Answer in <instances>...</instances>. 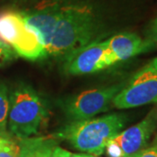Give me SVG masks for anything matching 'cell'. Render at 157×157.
<instances>
[{
    "instance_id": "obj_10",
    "label": "cell",
    "mask_w": 157,
    "mask_h": 157,
    "mask_svg": "<svg viewBox=\"0 0 157 157\" xmlns=\"http://www.w3.org/2000/svg\"><path fill=\"white\" fill-rule=\"evenodd\" d=\"M105 58L107 67L125 61L153 48L155 45L139 35L131 33L117 34L106 40Z\"/></svg>"
},
{
    "instance_id": "obj_14",
    "label": "cell",
    "mask_w": 157,
    "mask_h": 157,
    "mask_svg": "<svg viewBox=\"0 0 157 157\" xmlns=\"http://www.w3.org/2000/svg\"><path fill=\"white\" fill-rule=\"evenodd\" d=\"M105 149L109 157H124V154L121 147L118 144L113 138L109 140L106 144Z\"/></svg>"
},
{
    "instance_id": "obj_8",
    "label": "cell",
    "mask_w": 157,
    "mask_h": 157,
    "mask_svg": "<svg viewBox=\"0 0 157 157\" xmlns=\"http://www.w3.org/2000/svg\"><path fill=\"white\" fill-rule=\"evenodd\" d=\"M157 128V105L152 108L142 121L121 132L113 140L123 151L124 157H130L146 148Z\"/></svg>"
},
{
    "instance_id": "obj_17",
    "label": "cell",
    "mask_w": 157,
    "mask_h": 157,
    "mask_svg": "<svg viewBox=\"0 0 157 157\" xmlns=\"http://www.w3.org/2000/svg\"><path fill=\"white\" fill-rule=\"evenodd\" d=\"M130 157H157V145L147 147L146 148Z\"/></svg>"
},
{
    "instance_id": "obj_20",
    "label": "cell",
    "mask_w": 157,
    "mask_h": 157,
    "mask_svg": "<svg viewBox=\"0 0 157 157\" xmlns=\"http://www.w3.org/2000/svg\"><path fill=\"white\" fill-rule=\"evenodd\" d=\"M71 157H96L94 155H79V154H74L72 155Z\"/></svg>"
},
{
    "instance_id": "obj_16",
    "label": "cell",
    "mask_w": 157,
    "mask_h": 157,
    "mask_svg": "<svg viewBox=\"0 0 157 157\" xmlns=\"http://www.w3.org/2000/svg\"><path fill=\"white\" fill-rule=\"evenodd\" d=\"M145 39L154 45H157V17L150 23L147 32V38Z\"/></svg>"
},
{
    "instance_id": "obj_5",
    "label": "cell",
    "mask_w": 157,
    "mask_h": 157,
    "mask_svg": "<svg viewBox=\"0 0 157 157\" xmlns=\"http://www.w3.org/2000/svg\"><path fill=\"white\" fill-rule=\"evenodd\" d=\"M157 105V57L135 73L113 101L118 109Z\"/></svg>"
},
{
    "instance_id": "obj_3",
    "label": "cell",
    "mask_w": 157,
    "mask_h": 157,
    "mask_svg": "<svg viewBox=\"0 0 157 157\" xmlns=\"http://www.w3.org/2000/svg\"><path fill=\"white\" fill-rule=\"evenodd\" d=\"M47 119L46 103L31 85L20 83L11 91L7 126L17 140L37 135Z\"/></svg>"
},
{
    "instance_id": "obj_18",
    "label": "cell",
    "mask_w": 157,
    "mask_h": 157,
    "mask_svg": "<svg viewBox=\"0 0 157 157\" xmlns=\"http://www.w3.org/2000/svg\"><path fill=\"white\" fill-rule=\"evenodd\" d=\"M15 140L12 138L10 137V135L8 134H2L0 133V151L5 149L6 147L11 145L12 142H14Z\"/></svg>"
},
{
    "instance_id": "obj_2",
    "label": "cell",
    "mask_w": 157,
    "mask_h": 157,
    "mask_svg": "<svg viewBox=\"0 0 157 157\" xmlns=\"http://www.w3.org/2000/svg\"><path fill=\"white\" fill-rule=\"evenodd\" d=\"M126 121L125 114L110 113L94 119L71 121L52 136L66 140L79 151L98 156L103 154L107 141L121 133Z\"/></svg>"
},
{
    "instance_id": "obj_13",
    "label": "cell",
    "mask_w": 157,
    "mask_h": 157,
    "mask_svg": "<svg viewBox=\"0 0 157 157\" xmlns=\"http://www.w3.org/2000/svg\"><path fill=\"white\" fill-rule=\"evenodd\" d=\"M16 53L10 46L0 41V67L6 66L15 59Z\"/></svg>"
},
{
    "instance_id": "obj_11",
    "label": "cell",
    "mask_w": 157,
    "mask_h": 157,
    "mask_svg": "<svg viewBox=\"0 0 157 157\" xmlns=\"http://www.w3.org/2000/svg\"><path fill=\"white\" fill-rule=\"evenodd\" d=\"M19 157H51L58 146V139L52 136H32L17 140Z\"/></svg>"
},
{
    "instance_id": "obj_7",
    "label": "cell",
    "mask_w": 157,
    "mask_h": 157,
    "mask_svg": "<svg viewBox=\"0 0 157 157\" xmlns=\"http://www.w3.org/2000/svg\"><path fill=\"white\" fill-rule=\"evenodd\" d=\"M106 40L94 41L73 52L64 59L65 72L69 75H84L106 69Z\"/></svg>"
},
{
    "instance_id": "obj_4",
    "label": "cell",
    "mask_w": 157,
    "mask_h": 157,
    "mask_svg": "<svg viewBox=\"0 0 157 157\" xmlns=\"http://www.w3.org/2000/svg\"><path fill=\"white\" fill-rule=\"evenodd\" d=\"M0 41L10 46L16 55L35 61L46 57V51L39 35L30 28L22 11L0 13Z\"/></svg>"
},
{
    "instance_id": "obj_12",
    "label": "cell",
    "mask_w": 157,
    "mask_h": 157,
    "mask_svg": "<svg viewBox=\"0 0 157 157\" xmlns=\"http://www.w3.org/2000/svg\"><path fill=\"white\" fill-rule=\"evenodd\" d=\"M10 93L5 83L0 82V133L7 134Z\"/></svg>"
},
{
    "instance_id": "obj_15",
    "label": "cell",
    "mask_w": 157,
    "mask_h": 157,
    "mask_svg": "<svg viewBox=\"0 0 157 157\" xmlns=\"http://www.w3.org/2000/svg\"><path fill=\"white\" fill-rule=\"evenodd\" d=\"M0 157H19V145L17 141L12 142L11 145L6 147L0 151Z\"/></svg>"
},
{
    "instance_id": "obj_6",
    "label": "cell",
    "mask_w": 157,
    "mask_h": 157,
    "mask_svg": "<svg viewBox=\"0 0 157 157\" xmlns=\"http://www.w3.org/2000/svg\"><path fill=\"white\" fill-rule=\"evenodd\" d=\"M123 86L112 85L83 91L63 101L62 110L71 121L92 119L110 108L114 97Z\"/></svg>"
},
{
    "instance_id": "obj_1",
    "label": "cell",
    "mask_w": 157,
    "mask_h": 157,
    "mask_svg": "<svg viewBox=\"0 0 157 157\" xmlns=\"http://www.w3.org/2000/svg\"><path fill=\"white\" fill-rule=\"evenodd\" d=\"M99 28V19L90 6H62L46 55L66 59L73 52L93 42Z\"/></svg>"
},
{
    "instance_id": "obj_9",
    "label": "cell",
    "mask_w": 157,
    "mask_h": 157,
    "mask_svg": "<svg viewBox=\"0 0 157 157\" xmlns=\"http://www.w3.org/2000/svg\"><path fill=\"white\" fill-rule=\"evenodd\" d=\"M61 8L62 6L58 2L51 1L32 10L22 11L27 25L39 35L45 51H47L51 44L57 24L60 17Z\"/></svg>"
},
{
    "instance_id": "obj_19",
    "label": "cell",
    "mask_w": 157,
    "mask_h": 157,
    "mask_svg": "<svg viewBox=\"0 0 157 157\" xmlns=\"http://www.w3.org/2000/svg\"><path fill=\"white\" fill-rule=\"evenodd\" d=\"M72 156V153L67 151L64 148H62L60 147L57 146L54 150L52 154L51 157H71Z\"/></svg>"
}]
</instances>
